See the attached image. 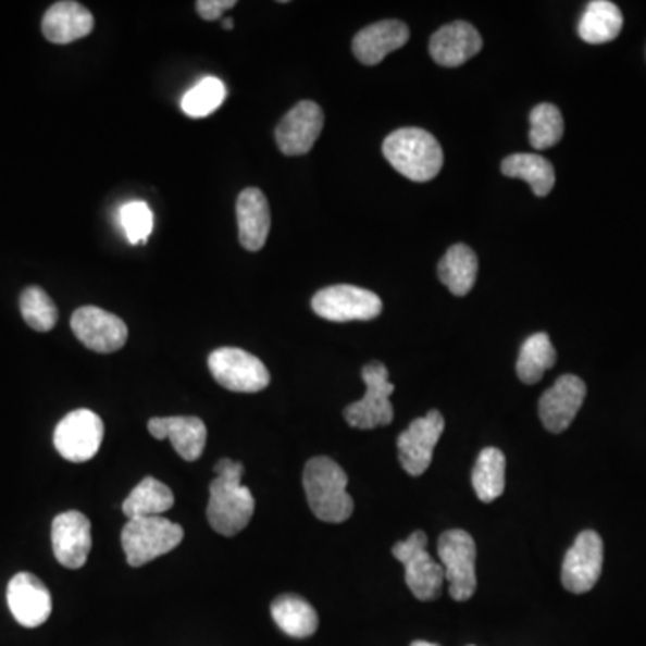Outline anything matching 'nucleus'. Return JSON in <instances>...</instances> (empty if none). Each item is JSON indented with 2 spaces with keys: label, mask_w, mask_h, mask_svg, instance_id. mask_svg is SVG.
I'll use <instances>...</instances> for the list:
<instances>
[{
  "label": "nucleus",
  "mask_w": 646,
  "mask_h": 646,
  "mask_svg": "<svg viewBox=\"0 0 646 646\" xmlns=\"http://www.w3.org/2000/svg\"><path fill=\"white\" fill-rule=\"evenodd\" d=\"M215 477L211 483V498L207 519L212 530L225 537H234L247 529L256 512V499L250 488L241 483L245 467L231 458H221L214 467Z\"/></svg>",
  "instance_id": "1"
},
{
  "label": "nucleus",
  "mask_w": 646,
  "mask_h": 646,
  "mask_svg": "<svg viewBox=\"0 0 646 646\" xmlns=\"http://www.w3.org/2000/svg\"><path fill=\"white\" fill-rule=\"evenodd\" d=\"M349 477L338 463L327 457L309 460L303 469V488L314 515L325 523H344L355 512V501L347 493Z\"/></svg>",
  "instance_id": "2"
},
{
  "label": "nucleus",
  "mask_w": 646,
  "mask_h": 646,
  "mask_svg": "<svg viewBox=\"0 0 646 646\" xmlns=\"http://www.w3.org/2000/svg\"><path fill=\"white\" fill-rule=\"evenodd\" d=\"M383 154L397 173L411 182H430L444 165L440 144L422 128H400L388 135Z\"/></svg>",
  "instance_id": "3"
},
{
  "label": "nucleus",
  "mask_w": 646,
  "mask_h": 646,
  "mask_svg": "<svg viewBox=\"0 0 646 646\" xmlns=\"http://www.w3.org/2000/svg\"><path fill=\"white\" fill-rule=\"evenodd\" d=\"M182 541L184 529L162 515L128 519L121 534L124 555L132 568H140L170 554Z\"/></svg>",
  "instance_id": "4"
},
{
  "label": "nucleus",
  "mask_w": 646,
  "mask_h": 646,
  "mask_svg": "<svg viewBox=\"0 0 646 646\" xmlns=\"http://www.w3.org/2000/svg\"><path fill=\"white\" fill-rule=\"evenodd\" d=\"M395 559L406 568V584L417 600L433 601L440 596L446 571L427 554V535L417 530L392 549Z\"/></svg>",
  "instance_id": "5"
},
{
  "label": "nucleus",
  "mask_w": 646,
  "mask_h": 646,
  "mask_svg": "<svg viewBox=\"0 0 646 646\" xmlns=\"http://www.w3.org/2000/svg\"><path fill=\"white\" fill-rule=\"evenodd\" d=\"M361 375H363L364 385H367V394L363 399L345 408V421L356 430L388 426L394 421L390 395L395 390V386L390 383L388 369L380 361H372L364 367Z\"/></svg>",
  "instance_id": "6"
},
{
  "label": "nucleus",
  "mask_w": 646,
  "mask_h": 646,
  "mask_svg": "<svg viewBox=\"0 0 646 646\" xmlns=\"http://www.w3.org/2000/svg\"><path fill=\"white\" fill-rule=\"evenodd\" d=\"M438 557L446 571L452 600L467 601L476 593V544L465 530H447L438 538Z\"/></svg>",
  "instance_id": "7"
},
{
  "label": "nucleus",
  "mask_w": 646,
  "mask_h": 646,
  "mask_svg": "<svg viewBox=\"0 0 646 646\" xmlns=\"http://www.w3.org/2000/svg\"><path fill=\"white\" fill-rule=\"evenodd\" d=\"M212 377L223 388L239 394H257L270 385L266 364L247 350L223 347L209 356Z\"/></svg>",
  "instance_id": "8"
},
{
  "label": "nucleus",
  "mask_w": 646,
  "mask_h": 646,
  "mask_svg": "<svg viewBox=\"0 0 646 646\" xmlns=\"http://www.w3.org/2000/svg\"><path fill=\"white\" fill-rule=\"evenodd\" d=\"M313 311L328 322H367L380 316L383 302L375 293L363 287L338 284L313 297Z\"/></svg>",
  "instance_id": "9"
},
{
  "label": "nucleus",
  "mask_w": 646,
  "mask_h": 646,
  "mask_svg": "<svg viewBox=\"0 0 646 646\" xmlns=\"http://www.w3.org/2000/svg\"><path fill=\"white\" fill-rule=\"evenodd\" d=\"M104 426L92 410H74L54 430V447L65 460L83 463L92 460L103 444Z\"/></svg>",
  "instance_id": "10"
},
{
  "label": "nucleus",
  "mask_w": 646,
  "mask_h": 646,
  "mask_svg": "<svg viewBox=\"0 0 646 646\" xmlns=\"http://www.w3.org/2000/svg\"><path fill=\"white\" fill-rule=\"evenodd\" d=\"M446 427L440 411L431 410L426 415L411 422L399 436V462L410 476H422L433 462V452Z\"/></svg>",
  "instance_id": "11"
},
{
  "label": "nucleus",
  "mask_w": 646,
  "mask_h": 646,
  "mask_svg": "<svg viewBox=\"0 0 646 646\" xmlns=\"http://www.w3.org/2000/svg\"><path fill=\"white\" fill-rule=\"evenodd\" d=\"M71 327L87 349L99 355L123 349L128 339V327L123 320L94 306L76 309L72 314Z\"/></svg>",
  "instance_id": "12"
},
{
  "label": "nucleus",
  "mask_w": 646,
  "mask_h": 646,
  "mask_svg": "<svg viewBox=\"0 0 646 646\" xmlns=\"http://www.w3.org/2000/svg\"><path fill=\"white\" fill-rule=\"evenodd\" d=\"M604 568V541L593 530H585L568 549L562 564V585L574 595L595 587Z\"/></svg>",
  "instance_id": "13"
},
{
  "label": "nucleus",
  "mask_w": 646,
  "mask_h": 646,
  "mask_svg": "<svg viewBox=\"0 0 646 646\" xmlns=\"http://www.w3.org/2000/svg\"><path fill=\"white\" fill-rule=\"evenodd\" d=\"M52 551L58 562L67 570H79L87 564L92 549V529L87 515L77 510L60 513L52 521Z\"/></svg>",
  "instance_id": "14"
},
{
  "label": "nucleus",
  "mask_w": 646,
  "mask_h": 646,
  "mask_svg": "<svg viewBox=\"0 0 646 646\" xmlns=\"http://www.w3.org/2000/svg\"><path fill=\"white\" fill-rule=\"evenodd\" d=\"M323 129V112L313 101H300L281 119L275 129L277 146L287 157L311 151Z\"/></svg>",
  "instance_id": "15"
},
{
  "label": "nucleus",
  "mask_w": 646,
  "mask_h": 646,
  "mask_svg": "<svg viewBox=\"0 0 646 646\" xmlns=\"http://www.w3.org/2000/svg\"><path fill=\"white\" fill-rule=\"evenodd\" d=\"M585 394V383L576 375H562L555 381V385L544 392L538 402V415L544 427L551 433L568 430L584 405Z\"/></svg>",
  "instance_id": "16"
},
{
  "label": "nucleus",
  "mask_w": 646,
  "mask_h": 646,
  "mask_svg": "<svg viewBox=\"0 0 646 646\" xmlns=\"http://www.w3.org/2000/svg\"><path fill=\"white\" fill-rule=\"evenodd\" d=\"M8 607L22 626L36 629L49 620L52 596L38 576L18 573L8 584Z\"/></svg>",
  "instance_id": "17"
},
{
  "label": "nucleus",
  "mask_w": 646,
  "mask_h": 646,
  "mask_svg": "<svg viewBox=\"0 0 646 646\" xmlns=\"http://www.w3.org/2000/svg\"><path fill=\"white\" fill-rule=\"evenodd\" d=\"M483 40L476 27L458 21L440 27L431 36L430 54L442 67H460L482 51Z\"/></svg>",
  "instance_id": "18"
},
{
  "label": "nucleus",
  "mask_w": 646,
  "mask_h": 646,
  "mask_svg": "<svg viewBox=\"0 0 646 646\" xmlns=\"http://www.w3.org/2000/svg\"><path fill=\"white\" fill-rule=\"evenodd\" d=\"M148 430L157 440H170L185 462H195L206 449L207 427L198 417H154Z\"/></svg>",
  "instance_id": "19"
},
{
  "label": "nucleus",
  "mask_w": 646,
  "mask_h": 646,
  "mask_svg": "<svg viewBox=\"0 0 646 646\" xmlns=\"http://www.w3.org/2000/svg\"><path fill=\"white\" fill-rule=\"evenodd\" d=\"M410 40V29L405 22L381 21L364 27L352 41L355 57L363 65H377L390 52L397 51Z\"/></svg>",
  "instance_id": "20"
},
{
  "label": "nucleus",
  "mask_w": 646,
  "mask_h": 646,
  "mask_svg": "<svg viewBox=\"0 0 646 646\" xmlns=\"http://www.w3.org/2000/svg\"><path fill=\"white\" fill-rule=\"evenodd\" d=\"M94 29V16L85 5L74 0L57 2L47 10L41 21V33L58 46L85 38Z\"/></svg>",
  "instance_id": "21"
},
{
  "label": "nucleus",
  "mask_w": 646,
  "mask_h": 646,
  "mask_svg": "<svg viewBox=\"0 0 646 646\" xmlns=\"http://www.w3.org/2000/svg\"><path fill=\"white\" fill-rule=\"evenodd\" d=\"M237 226H239V243L248 251H259L266 245L272 214L268 206L266 196L262 190L250 187L243 190L237 198Z\"/></svg>",
  "instance_id": "22"
},
{
  "label": "nucleus",
  "mask_w": 646,
  "mask_h": 646,
  "mask_svg": "<svg viewBox=\"0 0 646 646\" xmlns=\"http://www.w3.org/2000/svg\"><path fill=\"white\" fill-rule=\"evenodd\" d=\"M272 616L284 634L297 639L311 637L319 629L316 610L300 596H278L272 604Z\"/></svg>",
  "instance_id": "23"
},
{
  "label": "nucleus",
  "mask_w": 646,
  "mask_h": 646,
  "mask_svg": "<svg viewBox=\"0 0 646 646\" xmlns=\"http://www.w3.org/2000/svg\"><path fill=\"white\" fill-rule=\"evenodd\" d=\"M623 27V15L620 8L609 0H595L585 8L580 16L579 36L587 44H607L620 35Z\"/></svg>",
  "instance_id": "24"
},
{
  "label": "nucleus",
  "mask_w": 646,
  "mask_h": 646,
  "mask_svg": "<svg viewBox=\"0 0 646 646\" xmlns=\"http://www.w3.org/2000/svg\"><path fill=\"white\" fill-rule=\"evenodd\" d=\"M477 257L467 245H455L438 264L442 284L457 297H465L476 284Z\"/></svg>",
  "instance_id": "25"
},
{
  "label": "nucleus",
  "mask_w": 646,
  "mask_h": 646,
  "mask_svg": "<svg viewBox=\"0 0 646 646\" xmlns=\"http://www.w3.org/2000/svg\"><path fill=\"white\" fill-rule=\"evenodd\" d=\"M175 496L165 483L157 477H144L142 482L124 499L123 513L128 519L157 518L171 510Z\"/></svg>",
  "instance_id": "26"
},
{
  "label": "nucleus",
  "mask_w": 646,
  "mask_h": 646,
  "mask_svg": "<svg viewBox=\"0 0 646 646\" xmlns=\"http://www.w3.org/2000/svg\"><path fill=\"white\" fill-rule=\"evenodd\" d=\"M501 173L508 178L523 179L538 198L548 196L555 185V170L549 160L541 154H510L502 160Z\"/></svg>",
  "instance_id": "27"
},
{
  "label": "nucleus",
  "mask_w": 646,
  "mask_h": 646,
  "mask_svg": "<svg viewBox=\"0 0 646 646\" xmlns=\"http://www.w3.org/2000/svg\"><path fill=\"white\" fill-rule=\"evenodd\" d=\"M505 469L507 460L496 447H487L480 452L472 469V487L483 502L496 501L505 493Z\"/></svg>",
  "instance_id": "28"
},
{
  "label": "nucleus",
  "mask_w": 646,
  "mask_h": 646,
  "mask_svg": "<svg viewBox=\"0 0 646 646\" xmlns=\"http://www.w3.org/2000/svg\"><path fill=\"white\" fill-rule=\"evenodd\" d=\"M555 361H557V350L548 334L537 333L530 336L521 347L515 372L524 385H535L543 380L546 370L554 367Z\"/></svg>",
  "instance_id": "29"
},
{
  "label": "nucleus",
  "mask_w": 646,
  "mask_h": 646,
  "mask_svg": "<svg viewBox=\"0 0 646 646\" xmlns=\"http://www.w3.org/2000/svg\"><path fill=\"white\" fill-rule=\"evenodd\" d=\"M564 135V119L555 104L543 103L530 113V144L535 149L554 148Z\"/></svg>",
  "instance_id": "30"
},
{
  "label": "nucleus",
  "mask_w": 646,
  "mask_h": 646,
  "mask_svg": "<svg viewBox=\"0 0 646 646\" xmlns=\"http://www.w3.org/2000/svg\"><path fill=\"white\" fill-rule=\"evenodd\" d=\"M226 99L225 83L218 77H203L182 99V110L192 119L207 117L214 113Z\"/></svg>",
  "instance_id": "31"
},
{
  "label": "nucleus",
  "mask_w": 646,
  "mask_h": 646,
  "mask_svg": "<svg viewBox=\"0 0 646 646\" xmlns=\"http://www.w3.org/2000/svg\"><path fill=\"white\" fill-rule=\"evenodd\" d=\"M22 319L38 333L51 331L58 322V309L41 287L29 286L21 297Z\"/></svg>",
  "instance_id": "32"
},
{
  "label": "nucleus",
  "mask_w": 646,
  "mask_h": 646,
  "mask_svg": "<svg viewBox=\"0 0 646 646\" xmlns=\"http://www.w3.org/2000/svg\"><path fill=\"white\" fill-rule=\"evenodd\" d=\"M121 225L132 245H144L153 232V212L144 201H129L121 209Z\"/></svg>",
  "instance_id": "33"
},
{
  "label": "nucleus",
  "mask_w": 646,
  "mask_h": 646,
  "mask_svg": "<svg viewBox=\"0 0 646 646\" xmlns=\"http://www.w3.org/2000/svg\"><path fill=\"white\" fill-rule=\"evenodd\" d=\"M236 0H198L196 11L203 21H218L225 11L236 8Z\"/></svg>",
  "instance_id": "34"
},
{
  "label": "nucleus",
  "mask_w": 646,
  "mask_h": 646,
  "mask_svg": "<svg viewBox=\"0 0 646 646\" xmlns=\"http://www.w3.org/2000/svg\"><path fill=\"white\" fill-rule=\"evenodd\" d=\"M223 27H225V29H234V21H232V18H225V21H223Z\"/></svg>",
  "instance_id": "35"
},
{
  "label": "nucleus",
  "mask_w": 646,
  "mask_h": 646,
  "mask_svg": "<svg viewBox=\"0 0 646 646\" xmlns=\"http://www.w3.org/2000/svg\"><path fill=\"white\" fill-rule=\"evenodd\" d=\"M411 646H440V645H436V643H430V642H413V643H411Z\"/></svg>",
  "instance_id": "36"
},
{
  "label": "nucleus",
  "mask_w": 646,
  "mask_h": 646,
  "mask_svg": "<svg viewBox=\"0 0 646 646\" xmlns=\"http://www.w3.org/2000/svg\"><path fill=\"white\" fill-rule=\"evenodd\" d=\"M472 646V645H471Z\"/></svg>",
  "instance_id": "37"
}]
</instances>
